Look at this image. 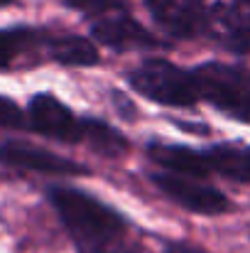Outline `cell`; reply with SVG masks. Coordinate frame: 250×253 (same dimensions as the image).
I'll return each mask as SVG.
<instances>
[{
	"mask_svg": "<svg viewBox=\"0 0 250 253\" xmlns=\"http://www.w3.org/2000/svg\"><path fill=\"white\" fill-rule=\"evenodd\" d=\"M49 202L79 253H135L128 221L101 199L74 187H52Z\"/></svg>",
	"mask_w": 250,
	"mask_h": 253,
	"instance_id": "cell-1",
	"label": "cell"
},
{
	"mask_svg": "<svg viewBox=\"0 0 250 253\" xmlns=\"http://www.w3.org/2000/svg\"><path fill=\"white\" fill-rule=\"evenodd\" d=\"M199 101L211 103L221 113L250 121V69L241 64L204 62L191 69Z\"/></svg>",
	"mask_w": 250,
	"mask_h": 253,
	"instance_id": "cell-2",
	"label": "cell"
},
{
	"mask_svg": "<svg viewBox=\"0 0 250 253\" xmlns=\"http://www.w3.org/2000/svg\"><path fill=\"white\" fill-rule=\"evenodd\" d=\"M128 84L140 96L162 106L189 108L199 101L191 69H181L167 59H145L138 69L128 74Z\"/></svg>",
	"mask_w": 250,
	"mask_h": 253,
	"instance_id": "cell-3",
	"label": "cell"
},
{
	"mask_svg": "<svg viewBox=\"0 0 250 253\" xmlns=\"http://www.w3.org/2000/svg\"><path fill=\"white\" fill-rule=\"evenodd\" d=\"M150 179L172 202H177L179 207H184L194 214L216 216V214H226L231 209V199L223 192H218L216 187L196 182V177H186V174H177V172L165 169V172L150 174Z\"/></svg>",
	"mask_w": 250,
	"mask_h": 253,
	"instance_id": "cell-4",
	"label": "cell"
},
{
	"mask_svg": "<svg viewBox=\"0 0 250 253\" xmlns=\"http://www.w3.org/2000/svg\"><path fill=\"white\" fill-rule=\"evenodd\" d=\"M27 123L39 135H47L62 143H83L86 118H79L69 106H64L52 93H37L30 98Z\"/></svg>",
	"mask_w": 250,
	"mask_h": 253,
	"instance_id": "cell-5",
	"label": "cell"
},
{
	"mask_svg": "<svg viewBox=\"0 0 250 253\" xmlns=\"http://www.w3.org/2000/svg\"><path fill=\"white\" fill-rule=\"evenodd\" d=\"M204 32L223 49L246 54L250 52V10L243 5L216 2L204 12Z\"/></svg>",
	"mask_w": 250,
	"mask_h": 253,
	"instance_id": "cell-6",
	"label": "cell"
},
{
	"mask_svg": "<svg viewBox=\"0 0 250 253\" xmlns=\"http://www.w3.org/2000/svg\"><path fill=\"white\" fill-rule=\"evenodd\" d=\"M0 163L7 168L30 169V172H42V174H62V177L88 174V168L81 163H74L69 158L54 155L44 148L20 143V140H10L0 145Z\"/></svg>",
	"mask_w": 250,
	"mask_h": 253,
	"instance_id": "cell-7",
	"label": "cell"
},
{
	"mask_svg": "<svg viewBox=\"0 0 250 253\" xmlns=\"http://www.w3.org/2000/svg\"><path fill=\"white\" fill-rule=\"evenodd\" d=\"M91 35H93L96 42H101L110 49H118V52L165 47L152 32H147L140 22H135L128 15H113V17L96 20L91 25Z\"/></svg>",
	"mask_w": 250,
	"mask_h": 253,
	"instance_id": "cell-8",
	"label": "cell"
},
{
	"mask_svg": "<svg viewBox=\"0 0 250 253\" xmlns=\"http://www.w3.org/2000/svg\"><path fill=\"white\" fill-rule=\"evenodd\" d=\"M157 25L174 37H194L204 30V10L196 0H145Z\"/></svg>",
	"mask_w": 250,
	"mask_h": 253,
	"instance_id": "cell-9",
	"label": "cell"
},
{
	"mask_svg": "<svg viewBox=\"0 0 250 253\" xmlns=\"http://www.w3.org/2000/svg\"><path fill=\"white\" fill-rule=\"evenodd\" d=\"M147 155L152 158V163H157L167 172H177V174H186V177H196V179L209 177V168H206L201 150L155 140L147 145Z\"/></svg>",
	"mask_w": 250,
	"mask_h": 253,
	"instance_id": "cell-10",
	"label": "cell"
},
{
	"mask_svg": "<svg viewBox=\"0 0 250 253\" xmlns=\"http://www.w3.org/2000/svg\"><path fill=\"white\" fill-rule=\"evenodd\" d=\"M204 153L209 174H218L241 184H250V148L238 143H221L211 145Z\"/></svg>",
	"mask_w": 250,
	"mask_h": 253,
	"instance_id": "cell-11",
	"label": "cell"
},
{
	"mask_svg": "<svg viewBox=\"0 0 250 253\" xmlns=\"http://www.w3.org/2000/svg\"><path fill=\"white\" fill-rule=\"evenodd\" d=\"M49 57L64 67H93L98 64V49L81 35H62L47 42Z\"/></svg>",
	"mask_w": 250,
	"mask_h": 253,
	"instance_id": "cell-12",
	"label": "cell"
},
{
	"mask_svg": "<svg viewBox=\"0 0 250 253\" xmlns=\"http://www.w3.org/2000/svg\"><path fill=\"white\" fill-rule=\"evenodd\" d=\"M83 143L96 150L98 155H108V158H118L128 150V140L108 123L98 121V118H86L83 126Z\"/></svg>",
	"mask_w": 250,
	"mask_h": 253,
	"instance_id": "cell-13",
	"label": "cell"
},
{
	"mask_svg": "<svg viewBox=\"0 0 250 253\" xmlns=\"http://www.w3.org/2000/svg\"><path fill=\"white\" fill-rule=\"evenodd\" d=\"M39 42H42V37L35 30H25V27L0 30V69H7L17 54L27 52L30 47H35Z\"/></svg>",
	"mask_w": 250,
	"mask_h": 253,
	"instance_id": "cell-14",
	"label": "cell"
},
{
	"mask_svg": "<svg viewBox=\"0 0 250 253\" xmlns=\"http://www.w3.org/2000/svg\"><path fill=\"white\" fill-rule=\"evenodd\" d=\"M25 126H27V121H25L22 108H20L15 101H10V98L0 96V128L20 130V128H25Z\"/></svg>",
	"mask_w": 250,
	"mask_h": 253,
	"instance_id": "cell-15",
	"label": "cell"
},
{
	"mask_svg": "<svg viewBox=\"0 0 250 253\" xmlns=\"http://www.w3.org/2000/svg\"><path fill=\"white\" fill-rule=\"evenodd\" d=\"M64 2L86 15H103V12H113L123 7V0H64Z\"/></svg>",
	"mask_w": 250,
	"mask_h": 253,
	"instance_id": "cell-16",
	"label": "cell"
},
{
	"mask_svg": "<svg viewBox=\"0 0 250 253\" xmlns=\"http://www.w3.org/2000/svg\"><path fill=\"white\" fill-rule=\"evenodd\" d=\"M165 253H204L201 249H194L189 244H169L165 249Z\"/></svg>",
	"mask_w": 250,
	"mask_h": 253,
	"instance_id": "cell-17",
	"label": "cell"
},
{
	"mask_svg": "<svg viewBox=\"0 0 250 253\" xmlns=\"http://www.w3.org/2000/svg\"><path fill=\"white\" fill-rule=\"evenodd\" d=\"M7 2H10V0H0V5H7Z\"/></svg>",
	"mask_w": 250,
	"mask_h": 253,
	"instance_id": "cell-18",
	"label": "cell"
},
{
	"mask_svg": "<svg viewBox=\"0 0 250 253\" xmlns=\"http://www.w3.org/2000/svg\"><path fill=\"white\" fill-rule=\"evenodd\" d=\"M243 2H250V0H243Z\"/></svg>",
	"mask_w": 250,
	"mask_h": 253,
	"instance_id": "cell-19",
	"label": "cell"
},
{
	"mask_svg": "<svg viewBox=\"0 0 250 253\" xmlns=\"http://www.w3.org/2000/svg\"><path fill=\"white\" fill-rule=\"evenodd\" d=\"M196 2H201V0H196Z\"/></svg>",
	"mask_w": 250,
	"mask_h": 253,
	"instance_id": "cell-20",
	"label": "cell"
}]
</instances>
